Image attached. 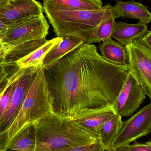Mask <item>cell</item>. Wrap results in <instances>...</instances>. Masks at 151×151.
<instances>
[{"instance_id": "obj_30", "label": "cell", "mask_w": 151, "mask_h": 151, "mask_svg": "<svg viewBox=\"0 0 151 151\" xmlns=\"http://www.w3.org/2000/svg\"><path fill=\"white\" fill-rule=\"evenodd\" d=\"M146 144L148 145L149 147V149H150V150L151 151V141L150 142H147L146 143Z\"/></svg>"}, {"instance_id": "obj_24", "label": "cell", "mask_w": 151, "mask_h": 151, "mask_svg": "<svg viewBox=\"0 0 151 151\" xmlns=\"http://www.w3.org/2000/svg\"><path fill=\"white\" fill-rule=\"evenodd\" d=\"M109 149L104 147L99 141L89 145L54 151H109Z\"/></svg>"}, {"instance_id": "obj_10", "label": "cell", "mask_w": 151, "mask_h": 151, "mask_svg": "<svg viewBox=\"0 0 151 151\" xmlns=\"http://www.w3.org/2000/svg\"><path fill=\"white\" fill-rule=\"evenodd\" d=\"M145 96L142 87L129 73L115 101V113L121 118L129 117L143 103Z\"/></svg>"}, {"instance_id": "obj_25", "label": "cell", "mask_w": 151, "mask_h": 151, "mask_svg": "<svg viewBox=\"0 0 151 151\" xmlns=\"http://www.w3.org/2000/svg\"><path fill=\"white\" fill-rule=\"evenodd\" d=\"M130 151H150L147 145L136 142L132 145H129Z\"/></svg>"}, {"instance_id": "obj_7", "label": "cell", "mask_w": 151, "mask_h": 151, "mask_svg": "<svg viewBox=\"0 0 151 151\" xmlns=\"http://www.w3.org/2000/svg\"><path fill=\"white\" fill-rule=\"evenodd\" d=\"M22 68L13 91L9 106L0 121V134L12 124L21 109L32 83L40 67Z\"/></svg>"}, {"instance_id": "obj_15", "label": "cell", "mask_w": 151, "mask_h": 151, "mask_svg": "<svg viewBox=\"0 0 151 151\" xmlns=\"http://www.w3.org/2000/svg\"><path fill=\"white\" fill-rule=\"evenodd\" d=\"M101 55L108 62L120 66H128L129 58L126 46L109 38L99 46Z\"/></svg>"}, {"instance_id": "obj_13", "label": "cell", "mask_w": 151, "mask_h": 151, "mask_svg": "<svg viewBox=\"0 0 151 151\" xmlns=\"http://www.w3.org/2000/svg\"><path fill=\"white\" fill-rule=\"evenodd\" d=\"M44 39L30 41L14 45H5V51L3 63L16 65V63L28 55L48 41Z\"/></svg>"}, {"instance_id": "obj_5", "label": "cell", "mask_w": 151, "mask_h": 151, "mask_svg": "<svg viewBox=\"0 0 151 151\" xmlns=\"http://www.w3.org/2000/svg\"><path fill=\"white\" fill-rule=\"evenodd\" d=\"M129 58V73L151 99V49L141 38L126 46Z\"/></svg>"}, {"instance_id": "obj_22", "label": "cell", "mask_w": 151, "mask_h": 151, "mask_svg": "<svg viewBox=\"0 0 151 151\" xmlns=\"http://www.w3.org/2000/svg\"><path fill=\"white\" fill-rule=\"evenodd\" d=\"M115 22V19H111L102 24L91 39L89 44L101 42L111 38Z\"/></svg>"}, {"instance_id": "obj_2", "label": "cell", "mask_w": 151, "mask_h": 151, "mask_svg": "<svg viewBox=\"0 0 151 151\" xmlns=\"http://www.w3.org/2000/svg\"><path fill=\"white\" fill-rule=\"evenodd\" d=\"M44 12L58 37L71 35L89 44L96 30L103 23L122 17L117 5L110 4L98 10L79 9L43 1Z\"/></svg>"}, {"instance_id": "obj_28", "label": "cell", "mask_w": 151, "mask_h": 151, "mask_svg": "<svg viewBox=\"0 0 151 151\" xmlns=\"http://www.w3.org/2000/svg\"><path fill=\"white\" fill-rule=\"evenodd\" d=\"M129 145H122L119 146L115 149H109V151H130Z\"/></svg>"}, {"instance_id": "obj_26", "label": "cell", "mask_w": 151, "mask_h": 151, "mask_svg": "<svg viewBox=\"0 0 151 151\" xmlns=\"http://www.w3.org/2000/svg\"><path fill=\"white\" fill-rule=\"evenodd\" d=\"M141 39L143 43L151 49V31H148Z\"/></svg>"}, {"instance_id": "obj_23", "label": "cell", "mask_w": 151, "mask_h": 151, "mask_svg": "<svg viewBox=\"0 0 151 151\" xmlns=\"http://www.w3.org/2000/svg\"><path fill=\"white\" fill-rule=\"evenodd\" d=\"M19 68L17 65L0 63V96L8 86L12 75Z\"/></svg>"}, {"instance_id": "obj_9", "label": "cell", "mask_w": 151, "mask_h": 151, "mask_svg": "<svg viewBox=\"0 0 151 151\" xmlns=\"http://www.w3.org/2000/svg\"><path fill=\"white\" fill-rule=\"evenodd\" d=\"M43 5L36 0H2L0 21L8 26L43 14Z\"/></svg>"}, {"instance_id": "obj_18", "label": "cell", "mask_w": 151, "mask_h": 151, "mask_svg": "<svg viewBox=\"0 0 151 151\" xmlns=\"http://www.w3.org/2000/svg\"><path fill=\"white\" fill-rule=\"evenodd\" d=\"M117 5L122 12V18L136 19L147 24L151 21V13L148 7L134 1H119Z\"/></svg>"}, {"instance_id": "obj_19", "label": "cell", "mask_w": 151, "mask_h": 151, "mask_svg": "<svg viewBox=\"0 0 151 151\" xmlns=\"http://www.w3.org/2000/svg\"><path fill=\"white\" fill-rule=\"evenodd\" d=\"M122 122L121 117L115 114L104 124L98 133L99 142L104 147L111 148Z\"/></svg>"}, {"instance_id": "obj_21", "label": "cell", "mask_w": 151, "mask_h": 151, "mask_svg": "<svg viewBox=\"0 0 151 151\" xmlns=\"http://www.w3.org/2000/svg\"><path fill=\"white\" fill-rule=\"evenodd\" d=\"M22 70V68H19L15 72L8 86L0 96V121L4 116L9 106L17 81Z\"/></svg>"}, {"instance_id": "obj_4", "label": "cell", "mask_w": 151, "mask_h": 151, "mask_svg": "<svg viewBox=\"0 0 151 151\" xmlns=\"http://www.w3.org/2000/svg\"><path fill=\"white\" fill-rule=\"evenodd\" d=\"M52 106L44 69L41 67L16 119L5 132L0 134V151L7 147L12 138L23 127L53 113Z\"/></svg>"}, {"instance_id": "obj_1", "label": "cell", "mask_w": 151, "mask_h": 151, "mask_svg": "<svg viewBox=\"0 0 151 151\" xmlns=\"http://www.w3.org/2000/svg\"><path fill=\"white\" fill-rule=\"evenodd\" d=\"M43 68L53 113L71 119L114 108L129 73V66L108 62L95 45L84 43Z\"/></svg>"}, {"instance_id": "obj_20", "label": "cell", "mask_w": 151, "mask_h": 151, "mask_svg": "<svg viewBox=\"0 0 151 151\" xmlns=\"http://www.w3.org/2000/svg\"><path fill=\"white\" fill-rule=\"evenodd\" d=\"M44 1L67 8L88 10H100L104 6L101 0H43Z\"/></svg>"}, {"instance_id": "obj_17", "label": "cell", "mask_w": 151, "mask_h": 151, "mask_svg": "<svg viewBox=\"0 0 151 151\" xmlns=\"http://www.w3.org/2000/svg\"><path fill=\"white\" fill-rule=\"evenodd\" d=\"M62 40V37H58L48 41L28 55L18 61L16 65L19 68L43 67V60L47 54Z\"/></svg>"}, {"instance_id": "obj_3", "label": "cell", "mask_w": 151, "mask_h": 151, "mask_svg": "<svg viewBox=\"0 0 151 151\" xmlns=\"http://www.w3.org/2000/svg\"><path fill=\"white\" fill-rule=\"evenodd\" d=\"M35 151H54L92 144L98 136L78 127L72 119L50 114L35 123Z\"/></svg>"}, {"instance_id": "obj_6", "label": "cell", "mask_w": 151, "mask_h": 151, "mask_svg": "<svg viewBox=\"0 0 151 151\" xmlns=\"http://www.w3.org/2000/svg\"><path fill=\"white\" fill-rule=\"evenodd\" d=\"M50 26L43 14L23 19L8 27L0 42L14 45L46 38Z\"/></svg>"}, {"instance_id": "obj_11", "label": "cell", "mask_w": 151, "mask_h": 151, "mask_svg": "<svg viewBox=\"0 0 151 151\" xmlns=\"http://www.w3.org/2000/svg\"><path fill=\"white\" fill-rule=\"evenodd\" d=\"M115 114L114 108H109L80 115L72 119L81 128L98 136L104 124Z\"/></svg>"}, {"instance_id": "obj_12", "label": "cell", "mask_w": 151, "mask_h": 151, "mask_svg": "<svg viewBox=\"0 0 151 151\" xmlns=\"http://www.w3.org/2000/svg\"><path fill=\"white\" fill-rule=\"evenodd\" d=\"M148 32L147 25L139 21L135 24L115 21L111 38L126 46L142 37Z\"/></svg>"}, {"instance_id": "obj_27", "label": "cell", "mask_w": 151, "mask_h": 151, "mask_svg": "<svg viewBox=\"0 0 151 151\" xmlns=\"http://www.w3.org/2000/svg\"><path fill=\"white\" fill-rule=\"evenodd\" d=\"M8 28V26L0 21V41L5 35Z\"/></svg>"}, {"instance_id": "obj_14", "label": "cell", "mask_w": 151, "mask_h": 151, "mask_svg": "<svg viewBox=\"0 0 151 151\" xmlns=\"http://www.w3.org/2000/svg\"><path fill=\"white\" fill-rule=\"evenodd\" d=\"M36 135L35 123L28 124L12 138L2 151H35Z\"/></svg>"}, {"instance_id": "obj_8", "label": "cell", "mask_w": 151, "mask_h": 151, "mask_svg": "<svg viewBox=\"0 0 151 151\" xmlns=\"http://www.w3.org/2000/svg\"><path fill=\"white\" fill-rule=\"evenodd\" d=\"M151 132V103L129 119L122 122L111 149H115L121 145H130L137 139L148 135Z\"/></svg>"}, {"instance_id": "obj_29", "label": "cell", "mask_w": 151, "mask_h": 151, "mask_svg": "<svg viewBox=\"0 0 151 151\" xmlns=\"http://www.w3.org/2000/svg\"><path fill=\"white\" fill-rule=\"evenodd\" d=\"M5 45L0 42V63H3V60L4 57Z\"/></svg>"}, {"instance_id": "obj_16", "label": "cell", "mask_w": 151, "mask_h": 151, "mask_svg": "<svg viewBox=\"0 0 151 151\" xmlns=\"http://www.w3.org/2000/svg\"><path fill=\"white\" fill-rule=\"evenodd\" d=\"M61 37L62 40L48 53L44 58L43 67L55 63L84 43L81 39L76 36L68 35Z\"/></svg>"}, {"instance_id": "obj_31", "label": "cell", "mask_w": 151, "mask_h": 151, "mask_svg": "<svg viewBox=\"0 0 151 151\" xmlns=\"http://www.w3.org/2000/svg\"><path fill=\"white\" fill-rule=\"evenodd\" d=\"M1 1H2V0H0V2H1Z\"/></svg>"}]
</instances>
